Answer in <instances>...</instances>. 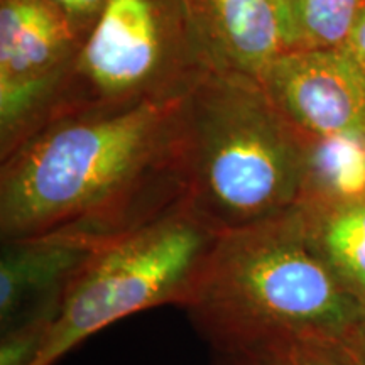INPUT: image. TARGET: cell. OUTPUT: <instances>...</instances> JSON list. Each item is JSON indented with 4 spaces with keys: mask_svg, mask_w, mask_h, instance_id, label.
<instances>
[{
    "mask_svg": "<svg viewBox=\"0 0 365 365\" xmlns=\"http://www.w3.org/2000/svg\"><path fill=\"white\" fill-rule=\"evenodd\" d=\"M340 339L344 340L346 349L354 354V357L359 360L360 365H365V317L360 318L357 323H354Z\"/></svg>",
    "mask_w": 365,
    "mask_h": 365,
    "instance_id": "e0dca14e",
    "label": "cell"
},
{
    "mask_svg": "<svg viewBox=\"0 0 365 365\" xmlns=\"http://www.w3.org/2000/svg\"><path fill=\"white\" fill-rule=\"evenodd\" d=\"M98 244L73 237L2 240L0 247V331L56 319L71 281Z\"/></svg>",
    "mask_w": 365,
    "mask_h": 365,
    "instance_id": "ba28073f",
    "label": "cell"
},
{
    "mask_svg": "<svg viewBox=\"0 0 365 365\" xmlns=\"http://www.w3.org/2000/svg\"><path fill=\"white\" fill-rule=\"evenodd\" d=\"M261 83L277 110L312 139L365 134V68L344 46L287 49Z\"/></svg>",
    "mask_w": 365,
    "mask_h": 365,
    "instance_id": "52a82bcc",
    "label": "cell"
},
{
    "mask_svg": "<svg viewBox=\"0 0 365 365\" xmlns=\"http://www.w3.org/2000/svg\"><path fill=\"white\" fill-rule=\"evenodd\" d=\"M53 319H33L0 331V365H34L44 349Z\"/></svg>",
    "mask_w": 365,
    "mask_h": 365,
    "instance_id": "7c38bea8",
    "label": "cell"
},
{
    "mask_svg": "<svg viewBox=\"0 0 365 365\" xmlns=\"http://www.w3.org/2000/svg\"><path fill=\"white\" fill-rule=\"evenodd\" d=\"M186 95L66 113L34 132L0 161V242L100 245L186 203Z\"/></svg>",
    "mask_w": 365,
    "mask_h": 365,
    "instance_id": "6da1fadb",
    "label": "cell"
},
{
    "mask_svg": "<svg viewBox=\"0 0 365 365\" xmlns=\"http://www.w3.org/2000/svg\"><path fill=\"white\" fill-rule=\"evenodd\" d=\"M298 212L309 247L365 309V195H308Z\"/></svg>",
    "mask_w": 365,
    "mask_h": 365,
    "instance_id": "30bf717a",
    "label": "cell"
},
{
    "mask_svg": "<svg viewBox=\"0 0 365 365\" xmlns=\"http://www.w3.org/2000/svg\"><path fill=\"white\" fill-rule=\"evenodd\" d=\"M208 71L186 0H108L81 46L49 120L185 97Z\"/></svg>",
    "mask_w": 365,
    "mask_h": 365,
    "instance_id": "5b68a950",
    "label": "cell"
},
{
    "mask_svg": "<svg viewBox=\"0 0 365 365\" xmlns=\"http://www.w3.org/2000/svg\"><path fill=\"white\" fill-rule=\"evenodd\" d=\"M362 2L364 0H291L296 48L345 46Z\"/></svg>",
    "mask_w": 365,
    "mask_h": 365,
    "instance_id": "8fae6325",
    "label": "cell"
},
{
    "mask_svg": "<svg viewBox=\"0 0 365 365\" xmlns=\"http://www.w3.org/2000/svg\"><path fill=\"white\" fill-rule=\"evenodd\" d=\"M313 143L261 81L210 70L185 98L186 202L220 234L282 215L307 193Z\"/></svg>",
    "mask_w": 365,
    "mask_h": 365,
    "instance_id": "3957f363",
    "label": "cell"
},
{
    "mask_svg": "<svg viewBox=\"0 0 365 365\" xmlns=\"http://www.w3.org/2000/svg\"><path fill=\"white\" fill-rule=\"evenodd\" d=\"M182 309L212 350L341 336L365 317L308 245L298 205L223 232Z\"/></svg>",
    "mask_w": 365,
    "mask_h": 365,
    "instance_id": "7a4b0ae2",
    "label": "cell"
},
{
    "mask_svg": "<svg viewBox=\"0 0 365 365\" xmlns=\"http://www.w3.org/2000/svg\"><path fill=\"white\" fill-rule=\"evenodd\" d=\"M186 7L210 70L261 81L289 49L276 0H186Z\"/></svg>",
    "mask_w": 365,
    "mask_h": 365,
    "instance_id": "9c48e42d",
    "label": "cell"
},
{
    "mask_svg": "<svg viewBox=\"0 0 365 365\" xmlns=\"http://www.w3.org/2000/svg\"><path fill=\"white\" fill-rule=\"evenodd\" d=\"M65 16L73 29L86 39L102 17L108 0H44Z\"/></svg>",
    "mask_w": 365,
    "mask_h": 365,
    "instance_id": "9a60e30c",
    "label": "cell"
},
{
    "mask_svg": "<svg viewBox=\"0 0 365 365\" xmlns=\"http://www.w3.org/2000/svg\"><path fill=\"white\" fill-rule=\"evenodd\" d=\"M344 48L365 68V0L360 6L352 33H350Z\"/></svg>",
    "mask_w": 365,
    "mask_h": 365,
    "instance_id": "2e32d148",
    "label": "cell"
},
{
    "mask_svg": "<svg viewBox=\"0 0 365 365\" xmlns=\"http://www.w3.org/2000/svg\"><path fill=\"white\" fill-rule=\"evenodd\" d=\"M277 11H279L282 27H284L286 41L289 49L296 48V31H294V21H293V7H291V0H276Z\"/></svg>",
    "mask_w": 365,
    "mask_h": 365,
    "instance_id": "ac0fdd59",
    "label": "cell"
},
{
    "mask_svg": "<svg viewBox=\"0 0 365 365\" xmlns=\"http://www.w3.org/2000/svg\"><path fill=\"white\" fill-rule=\"evenodd\" d=\"M220 235L186 202L100 244L68 287L34 365H54L93 333L129 314L164 304L185 308Z\"/></svg>",
    "mask_w": 365,
    "mask_h": 365,
    "instance_id": "277c9868",
    "label": "cell"
},
{
    "mask_svg": "<svg viewBox=\"0 0 365 365\" xmlns=\"http://www.w3.org/2000/svg\"><path fill=\"white\" fill-rule=\"evenodd\" d=\"M294 365H360L340 336L308 335L291 344Z\"/></svg>",
    "mask_w": 365,
    "mask_h": 365,
    "instance_id": "4fadbf2b",
    "label": "cell"
},
{
    "mask_svg": "<svg viewBox=\"0 0 365 365\" xmlns=\"http://www.w3.org/2000/svg\"><path fill=\"white\" fill-rule=\"evenodd\" d=\"M83 43L44 0H0V161L49 120Z\"/></svg>",
    "mask_w": 365,
    "mask_h": 365,
    "instance_id": "8992f818",
    "label": "cell"
},
{
    "mask_svg": "<svg viewBox=\"0 0 365 365\" xmlns=\"http://www.w3.org/2000/svg\"><path fill=\"white\" fill-rule=\"evenodd\" d=\"M212 352V365H294L291 344H261Z\"/></svg>",
    "mask_w": 365,
    "mask_h": 365,
    "instance_id": "5bb4252c",
    "label": "cell"
}]
</instances>
